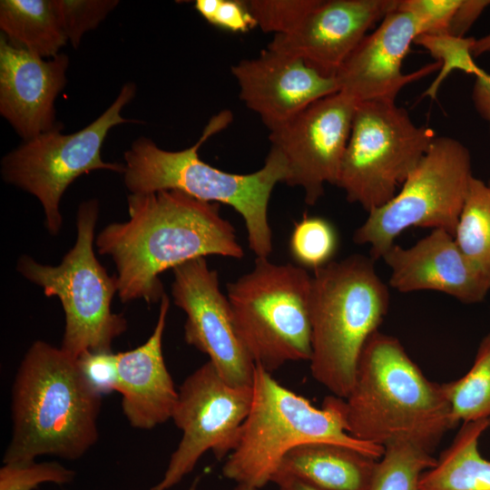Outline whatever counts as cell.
<instances>
[{"label":"cell","mask_w":490,"mask_h":490,"mask_svg":"<svg viewBox=\"0 0 490 490\" xmlns=\"http://www.w3.org/2000/svg\"><path fill=\"white\" fill-rule=\"evenodd\" d=\"M129 220L113 222L95 239L116 268L118 296L153 304L165 294L160 275L187 261L218 255L240 260L243 249L220 204L178 191L129 194Z\"/></svg>","instance_id":"cell-1"},{"label":"cell","mask_w":490,"mask_h":490,"mask_svg":"<svg viewBox=\"0 0 490 490\" xmlns=\"http://www.w3.org/2000/svg\"><path fill=\"white\" fill-rule=\"evenodd\" d=\"M338 405L347 432L380 446L407 443L428 452L454 428L442 385L428 380L400 341L376 331Z\"/></svg>","instance_id":"cell-2"},{"label":"cell","mask_w":490,"mask_h":490,"mask_svg":"<svg viewBox=\"0 0 490 490\" xmlns=\"http://www.w3.org/2000/svg\"><path fill=\"white\" fill-rule=\"evenodd\" d=\"M12 435L3 463L50 455L82 457L97 442L102 395L74 358L36 340L15 375L11 397Z\"/></svg>","instance_id":"cell-3"},{"label":"cell","mask_w":490,"mask_h":490,"mask_svg":"<svg viewBox=\"0 0 490 490\" xmlns=\"http://www.w3.org/2000/svg\"><path fill=\"white\" fill-rule=\"evenodd\" d=\"M230 121V112H220L210 120L194 145L181 151H167L140 137L124 152V184L131 194L172 190L229 205L244 221L250 249L257 258H269L273 248L269 202L276 184L285 181L286 162L272 146L263 166L248 174L228 172L203 162L199 148Z\"/></svg>","instance_id":"cell-4"},{"label":"cell","mask_w":490,"mask_h":490,"mask_svg":"<svg viewBox=\"0 0 490 490\" xmlns=\"http://www.w3.org/2000/svg\"><path fill=\"white\" fill-rule=\"evenodd\" d=\"M389 302L388 287L370 256L354 254L314 271L310 371L333 396L348 395L362 349L378 330Z\"/></svg>","instance_id":"cell-5"},{"label":"cell","mask_w":490,"mask_h":490,"mask_svg":"<svg viewBox=\"0 0 490 490\" xmlns=\"http://www.w3.org/2000/svg\"><path fill=\"white\" fill-rule=\"evenodd\" d=\"M252 388V404L239 443L222 467L226 478L260 489L271 482L289 450L309 443L345 446L376 459L383 456V446L347 432L338 397H326L317 408L258 365Z\"/></svg>","instance_id":"cell-6"},{"label":"cell","mask_w":490,"mask_h":490,"mask_svg":"<svg viewBox=\"0 0 490 490\" xmlns=\"http://www.w3.org/2000/svg\"><path fill=\"white\" fill-rule=\"evenodd\" d=\"M99 201H83L76 214V240L56 265L42 264L27 255L16 269L38 285L47 297H57L65 316L61 349L78 358L86 352H109L115 338L127 329V321L112 310L118 292L116 276H110L95 257L94 230Z\"/></svg>","instance_id":"cell-7"},{"label":"cell","mask_w":490,"mask_h":490,"mask_svg":"<svg viewBox=\"0 0 490 490\" xmlns=\"http://www.w3.org/2000/svg\"><path fill=\"white\" fill-rule=\"evenodd\" d=\"M312 276L292 263L256 258L251 270L227 284L237 332L255 365L269 372L311 357Z\"/></svg>","instance_id":"cell-8"},{"label":"cell","mask_w":490,"mask_h":490,"mask_svg":"<svg viewBox=\"0 0 490 490\" xmlns=\"http://www.w3.org/2000/svg\"><path fill=\"white\" fill-rule=\"evenodd\" d=\"M436 137L395 102L360 103L336 186L368 213L394 197Z\"/></svg>","instance_id":"cell-9"},{"label":"cell","mask_w":490,"mask_h":490,"mask_svg":"<svg viewBox=\"0 0 490 490\" xmlns=\"http://www.w3.org/2000/svg\"><path fill=\"white\" fill-rule=\"evenodd\" d=\"M473 177L471 155L459 141L436 137L392 199L368 212L353 240L381 259L412 227L443 230L453 237Z\"/></svg>","instance_id":"cell-10"},{"label":"cell","mask_w":490,"mask_h":490,"mask_svg":"<svg viewBox=\"0 0 490 490\" xmlns=\"http://www.w3.org/2000/svg\"><path fill=\"white\" fill-rule=\"evenodd\" d=\"M135 84L125 83L114 102L93 122L65 134L61 125L24 141L3 157V179L41 203L46 230L57 235L63 225L60 202L66 189L78 177L95 170L123 173L124 165L102 159V146L115 125L132 122L122 111L134 97Z\"/></svg>","instance_id":"cell-11"},{"label":"cell","mask_w":490,"mask_h":490,"mask_svg":"<svg viewBox=\"0 0 490 490\" xmlns=\"http://www.w3.org/2000/svg\"><path fill=\"white\" fill-rule=\"evenodd\" d=\"M253 399L252 386L225 381L208 360L182 382L172 417L182 432L161 481L169 490L190 474L207 452L221 459L237 446Z\"/></svg>","instance_id":"cell-12"},{"label":"cell","mask_w":490,"mask_h":490,"mask_svg":"<svg viewBox=\"0 0 490 490\" xmlns=\"http://www.w3.org/2000/svg\"><path fill=\"white\" fill-rule=\"evenodd\" d=\"M356 106L351 98L338 92L270 132L271 146L286 162L284 182L302 189L309 205L322 197L326 184H337Z\"/></svg>","instance_id":"cell-13"},{"label":"cell","mask_w":490,"mask_h":490,"mask_svg":"<svg viewBox=\"0 0 490 490\" xmlns=\"http://www.w3.org/2000/svg\"><path fill=\"white\" fill-rule=\"evenodd\" d=\"M172 271V296L186 315V343L207 355L230 385L252 386L256 365L237 332L218 272L209 267L206 258L187 261Z\"/></svg>","instance_id":"cell-14"},{"label":"cell","mask_w":490,"mask_h":490,"mask_svg":"<svg viewBox=\"0 0 490 490\" xmlns=\"http://www.w3.org/2000/svg\"><path fill=\"white\" fill-rule=\"evenodd\" d=\"M230 71L240 100L270 132L339 91L335 77L324 76L299 57L269 46L259 56L232 65Z\"/></svg>","instance_id":"cell-15"},{"label":"cell","mask_w":490,"mask_h":490,"mask_svg":"<svg viewBox=\"0 0 490 490\" xmlns=\"http://www.w3.org/2000/svg\"><path fill=\"white\" fill-rule=\"evenodd\" d=\"M399 0H318L290 34L274 35L269 47L302 59L324 76L335 77L346 59Z\"/></svg>","instance_id":"cell-16"},{"label":"cell","mask_w":490,"mask_h":490,"mask_svg":"<svg viewBox=\"0 0 490 490\" xmlns=\"http://www.w3.org/2000/svg\"><path fill=\"white\" fill-rule=\"evenodd\" d=\"M418 35L411 15L397 8L388 13L337 72L338 92L357 104L370 101L395 102L407 84L439 71L441 65L436 61L413 73L402 72V63Z\"/></svg>","instance_id":"cell-17"},{"label":"cell","mask_w":490,"mask_h":490,"mask_svg":"<svg viewBox=\"0 0 490 490\" xmlns=\"http://www.w3.org/2000/svg\"><path fill=\"white\" fill-rule=\"evenodd\" d=\"M65 54L45 60L0 36V113L24 141L48 132L54 103L66 83Z\"/></svg>","instance_id":"cell-18"},{"label":"cell","mask_w":490,"mask_h":490,"mask_svg":"<svg viewBox=\"0 0 490 490\" xmlns=\"http://www.w3.org/2000/svg\"><path fill=\"white\" fill-rule=\"evenodd\" d=\"M381 259L390 269L389 286L399 292L434 290L472 304L490 290V282L443 230H431L407 248L394 244Z\"/></svg>","instance_id":"cell-19"},{"label":"cell","mask_w":490,"mask_h":490,"mask_svg":"<svg viewBox=\"0 0 490 490\" xmlns=\"http://www.w3.org/2000/svg\"><path fill=\"white\" fill-rule=\"evenodd\" d=\"M170 308L164 294L154 329L141 346L116 353L115 391L122 395V408L130 425L149 430L172 419L178 391L166 367L162 338Z\"/></svg>","instance_id":"cell-20"},{"label":"cell","mask_w":490,"mask_h":490,"mask_svg":"<svg viewBox=\"0 0 490 490\" xmlns=\"http://www.w3.org/2000/svg\"><path fill=\"white\" fill-rule=\"evenodd\" d=\"M377 461L348 446L309 443L283 456L271 482L290 477L319 490H368Z\"/></svg>","instance_id":"cell-21"},{"label":"cell","mask_w":490,"mask_h":490,"mask_svg":"<svg viewBox=\"0 0 490 490\" xmlns=\"http://www.w3.org/2000/svg\"><path fill=\"white\" fill-rule=\"evenodd\" d=\"M490 418L463 423L451 445L425 471L420 490H490V461L479 451V440Z\"/></svg>","instance_id":"cell-22"},{"label":"cell","mask_w":490,"mask_h":490,"mask_svg":"<svg viewBox=\"0 0 490 490\" xmlns=\"http://www.w3.org/2000/svg\"><path fill=\"white\" fill-rule=\"evenodd\" d=\"M0 28L12 44L42 58L68 42L54 0H1Z\"/></svg>","instance_id":"cell-23"},{"label":"cell","mask_w":490,"mask_h":490,"mask_svg":"<svg viewBox=\"0 0 490 490\" xmlns=\"http://www.w3.org/2000/svg\"><path fill=\"white\" fill-rule=\"evenodd\" d=\"M454 239L462 253L490 282V185L474 176Z\"/></svg>","instance_id":"cell-24"},{"label":"cell","mask_w":490,"mask_h":490,"mask_svg":"<svg viewBox=\"0 0 490 490\" xmlns=\"http://www.w3.org/2000/svg\"><path fill=\"white\" fill-rule=\"evenodd\" d=\"M441 385L456 426L490 418V333L481 340L469 370Z\"/></svg>","instance_id":"cell-25"},{"label":"cell","mask_w":490,"mask_h":490,"mask_svg":"<svg viewBox=\"0 0 490 490\" xmlns=\"http://www.w3.org/2000/svg\"><path fill=\"white\" fill-rule=\"evenodd\" d=\"M436 463L430 452L414 445L387 446L376 463L368 490H420L422 474Z\"/></svg>","instance_id":"cell-26"},{"label":"cell","mask_w":490,"mask_h":490,"mask_svg":"<svg viewBox=\"0 0 490 490\" xmlns=\"http://www.w3.org/2000/svg\"><path fill=\"white\" fill-rule=\"evenodd\" d=\"M339 244L335 226L319 216H303L294 222L289 250L299 267L313 271L334 260Z\"/></svg>","instance_id":"cell-27"},{"label":"cell","mask_w":490,"mask_h":490,"mask_svg":"<svg viewBox=\"0 0 490 490\" xmlns=\"http://www.w3.org/2000/svg\"><path fill=\"white\" fill-rule=\"evenodd\" d=\"M474 37H456L448 34L418 35L415 42L424 46L441 65L437 77L426 90L424 95L435 99L443 81L455 70L474 74L484 73L474 61Z\"/></svg>","instance_id":"cell-28"},{"label":"cell","mask_w":490,"mask_h":490,"mask_svg":"<svg viewBox=\"0 0 490 490\" xmlns=\"http://www.w3.org/2000/svg\"><path fill=\"white\" fill-rule=\"evenodd\" d=\"M317 3L318 0L246 1L256 26L274 35H285L293 32Z\"/></svg>","instance_id":"cell-29"},{"label":"cell","mask_w":490,"mask_h":490,"mask_svg":"<svg viewBox=\"0 0 490 490\" xmlns=\"http://www.w3.org/2000/svg\"><path fill=\"white\" fill-rule=\"evenodd\" d=\"M75 473L58 462L5 463L0 469V490H33L43 483L68 484Z\"/></svg>","instance_id":"cell-30"},{"label":"cell","mask_w":490,"mask_h":490,"mask_svg":"<svg viewBox=\"0 0 490 490\" xmlns=\"http://www.w3.org/2000/svg\"><path fill=\"white\" fill-rule=\"evenodd\" d=\"M68 42L77 48L83 35L94 29L119 4L117 0H54Z\"/></svg>","instance_id":"cell-31"},{"label":"cell","mask_w":490,"mask_h":490,"mask_svg":"<svg viewBox=\"0 0 490 490\" xmlns=\"http://www.w3.org/2000/svg\"><path fill=\"white\" fill-rule=\"evenodd\" d=\"M460 0H399L397 9L415 19L419 35L448 34L449 24Z\"/></svg>","instance_id":"cell-32"},{"label":"cell","mask_w":490,"mask_h":490,"mask_svg":"<svg viewBox=\"0 0 490 490\" xmlns=\"http://www.w3.org/2000/svg\"><path fill=\"white\" fill-rule=\"evenodd\" d=\"M78 364L92 387L102 396L115 391L117 382L116 354L86 352L78 358Z\"/></svg>","instance_id":"cell-33"},{"label":"cell","mask_w":490,"mask_h":490,"mask_svg":"<svg viewBox=\"0 0 490 490\" xmlns=\"http://www.w3.org/2000/svg\"><path fill=\"white\" fill-rule=\"evenodd\" d=\"M210 24L232 33H246L256 26L246 1L220 0Z\"/></svg>","instance_id":"cell-34"},{"label":"cell","mask_w":490,"mask_h":490,"mask_svg":"<svg viewBox=\"0 0 490 490\" xmlns=\"http://www.w3.org/2000/svg\"><path fill=\"white\" fill-rule=\"evenodd\" d=\"M488 5L490 0H460L451 19L448 34L466 37V32Z\"/></svg>","instance_id":"cell-35"},{"label":"cell","mask_w":490,"mask_h":490,"mask_svg":"<svg viewBox=\"0 0 490 490\" xmlns=\"http://www.w3.org/2000/svg\"><path fill=\"white\" fill-rule=\"evenodd\" d=\"M471 97L477 113L488 123L490 139V74L484 71L475 77Z\"/></svg>","instance_id":"cell-36"},{"label":"cell","mask_w":490,"mask_h":490,"mask_svg":"<svg viewBox=\"0 0 490 490\" xmlns=\"http://www.w3.org/2000/svg\"><path fill=\"white\" fill-rule=\"evenodd\" d=\"M220 0H197L194 4L195 9L208 23L212 19Z\"/></svg>","instance_id":"cell-37"},{"label":"cell","mask_w":490,"mask_h":490,"mask_svg":"<svg viewBox=\"0 0 490 490\" xmlns=\"http://www.w3.org/2000/svg\"><path fill=\"white\" fill-rule=\"evenodd\" d=\"M273 483L278 485L279 490H319L302 481L290 477L279 478Z\"/></svg>","instance_id":"cell-38"},{"label":"cell","mask_w":490,"mask_h":490,"mask_svg":"<svg viewBox=\"0 0 490 490\" xmlns=\"http://www.w3.org/2000/svg\"><path fill=\"white\" fill-rule=\"evenodd\" d=\"M472 52L474 57L490 52V33L479 39H475Z\"/></svg>","instance_id":"cell-39"},{"label":"cell","mask_w":490,"mask_h":490,"mask_svg":"<svg viewBox=\"0 0 490 490\" xmlns=\"http://www.w3.org/2000/svg\"><path fill=\"white\" fill-rule=\"evenodd\" d=\"M232 490H260L257 487L244 485V484H237V486H235Z\"/></svg>","instance_id":"cell-40"},{"label":"cell","mask_w":490,"mask_h":490,"mask_svg":"<svg viewBox=\"0 0 490 490\" xmlns=\"http://www.w3.org/2000/svg\"><path fill=\"white\" fill-rule=\"evenodd\" d=\"M200 477H196L187 490H198Z\"/></svg>","instance_id":"cell-41"},{"label":"cell","mask_w":490,"mask_h":490,"mask_svg":"<svg viewBox=\"0 0 490 490\" xmlns=\"http://www.w3.org/2000/svg\"><path fill=\"white\" fill-rule=\"evenodd\" d=\"M488 184L490 185V181H489Z\"/></svg>","instance_id":"cell-42"}]
</instances>
